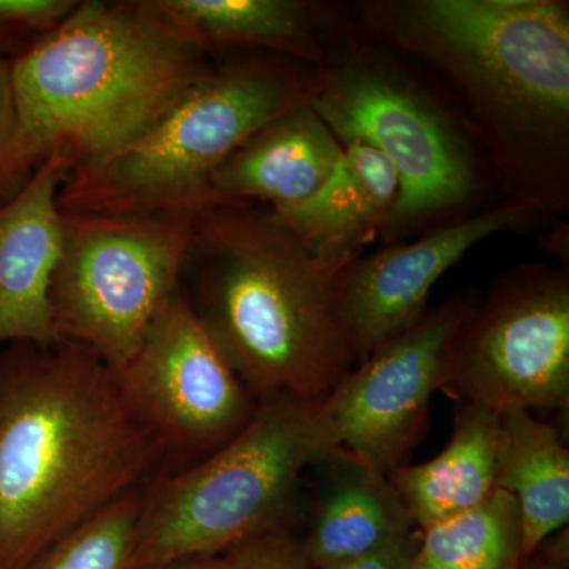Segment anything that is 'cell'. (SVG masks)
Segmentation results:
<instances>
[{"instance_id":"cell-10","label":"cell","mask_w":569,"mask_h":569,"mask_svg":"<svg viewBox=\"0 0 569 569\" xmlns=\"http://www.w3.org/2000/svg\"><path fill=\"white\" fill-rule=\"evenodd\" d=\"M111 370L127 406L162 445L163 471L182 470L219 451L258 410L182 288L137 353Z\"/></svg>"},{"instance_id":"cell-25","label":"cell","mask_w":569,"mask_h":569,"mask_svg":"<svg viewBox=\"0 0 569 569\" xmlns=\"http://www.w3.org/2000/svg\"><path fill=\"white\" fill-rule=\"evenodd\" d=\"M418 542L419 529L415 530L410 537L400 539L387 548L355 557V559L337 561V563L320 569H411Z\"/></svg>"},{"instance_id":"cell-6","label":"cell","mask_w":569,"mask_h":569,"mask_svg":"<svg viewBox=\"0 0 569 569\" xmlns=\"http://www.w3.org/2000/svg\"><path fill=\"white\" fill-rule=\"evenodd\" d=\"M320 70L274 54L217 59L148 132L103 162L71 171L62 212L192 213L220 203L213 171L263 123L312 102Z\"/></svg>"},{"instance_id":"cell-22","label":"cell","mask_w":569,"mask_h":569,"mask_svg":"<svg viewBox=\"0 0 569 569\" xmlns=\"http://www.w3.org/2000/svg\"><path fill=\"white\" fill-rule=\"evenodd\" d=\"M80 0H0V58H20L73 11Z\"/></svg>"},{"instance_id":"cell-24","label":"cell","mask_w":569,"mask_h":569,"mask_svg":"<svg viewBox=\"0 0 569 569\" xmlns=\"http://www.w3.org/2000/svg\"><path fill=\"white\" fill-rule=\"evenodd\" d=\"M20 118L14 97L11 61L0 58V206L17 197L31 173L24 170L18 151Z\"/></svg>"},{"instance_id":"cell-14","label":"cell","mask_w":569,"mask_h":569,"mask_svg":"<svg viewBox=\"0 0 569 569\" xmlns=\"http://www.w3.org/2000/svg\"><path fill=\"white\" fill-rule=\"evenodd\" d=\"M69 173V163L51 157L0 206V346L61 342L50 293L63 242L58 193Z\"/></svg>"},{"instance_id":"cell-1","label":"cell","mask_w":569,"mask_h":569,"mask_svg":"<svg viewBox=\"0 0 569 569\" xmlns=\"http://www.w3.org/2000/svg\"><path fill=\"white\" fill-rule=\"evenodd\" d=\"M356 36L425 67L477 132L501 200L569 213L567 0H361Z\"/></svg>"},{"instance_id":"cell-15","label":"cell","mask_w":569,"mask_h":569,"mask_svg":"<svg viewBox=\"0 0 569 569\" xmlns=\"http://www.w3.org/2000/svg\"><path fill=\"white\" fill-rule=\"evenodd\" d=\"M397 192L399 181L388 160L369 146L350 142L317 192L271 212L318 263L340 276L380 239Z\"/></svg>"},{"instance_id":"cell-9","label":"cell","mask_w":569,"mask_h":569,"mask_svg":"<svg viewBox=\"0 0 569 569\" xmlns=\"http://www.w3.org/2000/svg\"><path fill=\"white\" fill-rule=\"evenodd\" d=\"M440 391L497 415L568 410L569 266L522 263L498 276L456 329Z\"/></svg>"},{"instance_id":"cell-21","label":"cell","mask_w":569,"mask_h":569,"mask_svg":"<svg viewBox=\"0 0 569 569\" xmlns=\"http://www.w3.org/2000/svg\"><path fill=\"white\" fill-rule=\"evenodd\" d=\"M142 490L127 493L86 519L26 569H134Z\"/></svg>"},{"instance_id":"cell-17","label":"cell","mask_w":569,"mask_h":569,"mask_svg":"<svg viewBox=\"0 0 569 569\" xmlns=\"http://www.w3.org/2000/svg\"><path fill=\"white\" fill-rule=\"evenodd\" d=\"M316 466L325 478L302 535L310 568L376 552L417 530L385 475L342 449H332Z\"/></svg>"},{"instance_id":"cell-7","label":"cell","mask_w":569,"mask_h":569,"mask_svg":"<svg viewBox=\"0 0 569 569\" xmlns=\"http://www.w3.org/2000/svg\"><path fill=\"white\" fill-rule=\"evenodd\" d=\"M320 400L277 399L219 451L162 471L142 490L134 569L222 556L247 539L295 523L307 468L326 455Z\"/></svg>"},{"instance_id":"cell-4","label":"cell","mask_w":569,"mask_h":569,"mask_svg":"<svg viewBox=\"0 0 569 569\" xmlns=\"http://www.w3.org/2000/svg\"><path fill=\"white\" fill-rule=\"evenodd\" d=\"M213 59L179 39L142 0H80L11 61L24 170L58 157L93 167L148 132Z\"/></svg>"},{"instance_id":"cell-19","label":"cell","mask_w":569,"mask_h":569,"mask_svg":"<svg viewBox=\"0 0 569 569\" xmlns=\"http://www.w3.org/2000/svg\"><path fill=\"white\" fill-rule=\"evenodd\" d=\"M497 489L518 501L522 563L569 520V449L557 427L530 411L500 415Z\"/></svg>"},{"instance_id":"cell-3","label":"cell","mask_w":569,"mask_h":569,"mask_svg":"<svg viewBox=\"0 0 569 569\" xmlns=\"http://www.w3.org/2000/svg\"><path fill=\"white\" fill-rule=\"evenodd\" d=\"M337 280L268 206L220 201L198 213L181 288L260 406L325 399L353 369Z\"/></svg>"},{"instance_id":"cell-11","label":"cell","mask_w":569,"mask_h":569,"mask_svg":"<svg viewBox=\"0 0 569 569\" xmlns=\"http://www.w3.org/2000/svg\"><path fill=\"white\" fill-rule=\"evenodd\" d=\"M479 298L473 288L456 291L355 366L318 406L325 451L342 449L385 477L407 466L429 425L449 342Z\"/></svg>"},{"instance_id":"cell-16","label":"cell","mask_w":569,"mask_h":569,"mask_svg":"<svg viewBox=\"0 0 569 569\" xmlns=\"http://www.w3.org/2000/svg\"><path fill=\"white\" fill-rule=\"evenodd\" d=\"M342 152L312 104H301L249 134L213 171L212 193L282 211L317 192Z\"/></svg>"},{"instance_id":"cell-28","label":"cell","mask_w":569,"mask_h":569,"mask_svg":"<svg viewBox=\"0 0 569 569\" xmlns=\"http://www.w3.org/2000/svg\"><path fill=\"white\" fill-rule=\"evenodd\" d=\"M151 569H222V561L220 556L193 557V559L173 561V563Z\"/></svg>"},{"instance_id":"cell-26","label":"cell","mask_w":569,"mask_h":569,"mask_svg":"<svg viewBox=\"0 0 569 569\" xmlns=\"http://www.w3.org/2000/svg\"><path fill=\"white\" fill-rule=\"evenodd\" d=\"M548 231L541 236V246L550 254L556 258L559 266H569V230L565 220H557V223L546 224Z\"/></svg>"},{"instance_id":"cell-5","label":"cell","mask_w":569,"mask_h":569,"mask_svg":"<svg viewBox=\"0 0 569 569\" xmlns=\"http://www.w3.org/2000/svg\"><path fill=\"white\" fill-rule=\"evenodd\" d=\"M313 110L340 144L361 142L399 181L380 247L399 244L501 201L477 132L456 100L419 63L350 37L321 67Z\"/></svg>"},{"instance_id":"cell-18","label":"cell","mask_w":569,"mask_h":569,"mask_svg":"<svg viewBox=\"0 0 569 569\" xmlns=\"http://www.w3.org/2000/svg\"><path fill=\"white\" fill-rule=\"evenodd\" d=\"M500 415L456 403L449 443L436 458L388 475L415 527L425 530L479 507L497 490Z\"/></svg>"},{"instance_id":"cell-27","label":"cell","mask_w":569,"mask_h":569,"mask_svg":"<svg viewBox=\"0 0 569 569\" xmlns=\"http://www.w3.org/2000/svg\"><path fill=\"white\" fill-rule=\"evenodd\" d=\"M568 541L565 538V541L557 542L556 552L550 553V559L548 561H538L530 557L529 560L520 563L516 569H567L568 565Z\"/></svg>"},{"instance_id":"cell-12","label":"cell","mask_w":569,"mask_h":569,"mask_svg":"<svg viewBox=\"0 0 569 569\" xmlns=\"http://www.w3.org/2000/svg\"><path fill=\"white\" fill-rule=\"evenodd\" d=\"M549 222L529 206L501 200L458 222L359 258L337 280V312L355 366L418 325L429 310L427 302L438 280L479 242Z\"/></svg>"},{"instance_id":"cell-13","label":"cell","mask_w":569,"mask_h":569,"mask_svg":"<svg viewBox=\"0 0 569 569\" xmlns=\"http://www.w3.org/2000/svg\"><path fill=\"white\" fill-rule=\"evenodd\" d=\"M209 58L274 54L321 69L355 32L353 3L326 0H142Z\"/></svg>"},{"instance_id":"cell-20","label":"cell","mask_w":569,"mask_h":569,"mask_svg":"<svg viewBox=\"0 0 569 569\" xmlns=\"http://www.w3.org/2000/svg\"><path fill=\"white\" fill-rule=\"evenodd\" d=\"M520 563L518 501L497 489L479 507L419 530L411 569H516Z\"/></svg>"},{"instance_id":"cell-8","label":"cell","mask_w":569,"mask_h":569,"mask_svg":"<svg viewBox=\"0 0 569 569\" xmlns=\"http://www.w3.org/2000/svg\"><path fill=\"white\" fill-rule=\"evenodd\" d=\"M192 213L63 212V242L51 282L61 340L108 366L132 358L181 290Z\"/></svg>"},{"instance_id":"cell-2","label":"cell","mask_w":569,"mask_h":569,"mask_svg":"<svg viewBox=\"0 0 569 569\" xmlns=\"http://www.w3.org/2000/svg\"><path fill=\"white\" fill-rule=\"evenodd\" d=\"M167 466L111 367L77 343L0 353V569H26Z\"/></svg>"},{"instance_id":"cell-23","label":"cell","mask_w":569,"mask_h":569,"mask_svg":"<svg viewBox=\"0 0 569 569\" xmlns=\"http://www.w3.org/2000/svg\"><path fill=\"white\" fill-rule=\"evenodd\" d=\"M222 569H312L295 523L257 535L220 556Z\"/></svg>"}]
</instances>
